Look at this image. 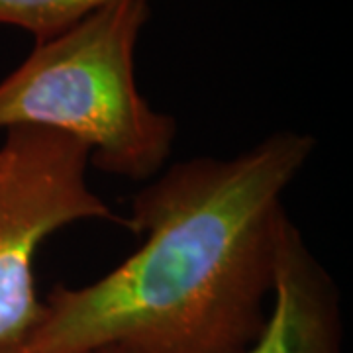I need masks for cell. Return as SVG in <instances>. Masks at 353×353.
<instances>
[{"label": "cell", "instance_id": "1", "mask_svg": "<svg viewBox=\"0 0 353 353\" xmlns=\"http://www.w3.org/2000/svg\"><path fill=\"white\" fill-rule=\"evenodd\" d=\"M314 150L310 134L281 130L234 157L169 167L132 201L143 243L104 277L51 290L28 352H248L292 224L283 196Z\"/></svg>", "mask_w": 353, "mask_h": 353}, {"label": "cell", "instance_id": "2", "mask_svg": "<svg viewBox=\"0 0 353 353\" xmlns=\"http://www.w3.org/2000/svg\"><path fill=\"white\" fill-rule=\"evenodd\" d=\"M148 0H118L43 41L0 81V130L41 128L83 143L90 163L143 181L173 152L175 120L136 83Z\"/></svg>", "mask_w": 353, "mask_h": 353}, {"label": "cell", "instance_id": "3", "mask_svg": "<svg viewBox=\"0 0 353 353\" xmlns=\"http://www.w3.org/2000/svg\"><path fill=\"white\" fill-rule=\"evenodd\" d=\"M88 150L63 134L12 128L0 145V345L26 343L38 328L43 301L36 255L53 232L83 220L130 230L88 187Z\"/></svg>", "mask_w": 353, "mask_h": 353}, {"label": "cell", "instance_id": "4", "mask_svg": "<svg viewBox=\"0 0 353 353\" xmlns=\"http://www.w3.org/2000/svg\"><path fill=\"white\" fill-rule=\"evenodd\" d=\"M245 353H341L338 290L290 224L263 332Z\"/></svg>", "mask_w": 353, "mask_h": 353}, {"label": "cell", "instance_id": "5", "mask_svg": "<svg viewBox=\"0 0 353 353\" xmlns=\"http://www.w3.org/2000/svg\"><path fill=\"white\" fill-rule=\"evenodd\" d=\"M118 0H0V26H16L50 39Z\"/></svg>", "mask_w": 353, "mask_h": 353}, {"label": "cell", "instance_id": "6", "mask_svg": "<svg viewBox=\"0 0 353 353\" xmlns=\"http://www.w3.org/2000/svg\"><path fill=\"white\" fill-rule=\"evenodd\" d=\"M0 353H30L26 343H16V345H0Z\"/></svg>", "mask_w": 353, "mask_h": 353}]
</instances>
